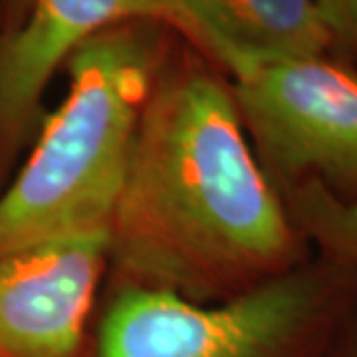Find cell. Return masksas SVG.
I'll use <instances>...</instances> for the list:
<instances>
[{"label": "cell", "mask_w": 357, "mask_h": 357, "mask_svg": "<svg viewBox=\"0 0 357 357\" xmlns=\"http://www.w3.org/2000/svg\"><path fill=\"white\" fill-rule=\"evenodd\" d=\"M169 30L129 20L70 54L64 100L46 114L0 195V255L107 232L141 117L171 52Z\"/></svg>", "instance_id": "7a4b0ae2"}, {"label": "cell", "mask_w": 357, "mask_h": 357, "mask_svg": "<svg viewBox=\"0 0 357 357\" xmlns=\"http://www.w3.org/2000/svg\"><path fill=\"white\" fill-rule=\"evenodd\" d=\"M332 357H357V306L345 318L333 344Z\"/></svg>", "instance_id": "30bf717a"}, {"label": "cell", "mask_w": 357, "mask_h": 357, "mask_svg": "<svg viewBox=\"0 0 357 357\" xmlns=\"http://www.w3.org/2000/svg\"><path fill=\"white\" fill-rule=\"evenodd\" d=\"M246 137L282 192L321 185L357 201V70L332 54L258 66L230 79Z\"/></svg>", "instance_id": "277c9868"}, {"label": "cell", "mask_w": 357, "mask_h": 357, "mask_svg": "<svg viewBox=\"0 0 357 357\" xmlns=\"http://www.w3.org/2000/svg\"><path fill=\"white\" fill-rule=\"evenodd\" d=\"M357 306V272L314 255L217 306L105 286L98 357H332Z\"/></svg>", "instance_id": "3957f363"}, {"label": "cell", "mask_w": 357, "mask_h": 357, "mask_svg": "<svg viewBox=\"0 0 357 357\" xmlns=\"http://www.w3.org/2000/svg\"><path fill=\"white\" fill-rule=\"evenodd\" d=\"M107 232L0 255V357H98Z\"/></svg>", "instance_id": "5b68a950"}, {"label": "cell", "mask_w": 357, "mask_h": 357, "mask_svg": "<svg viewBox=\"0 0 357 357\" xmlns=\"http://www.w3.org/2000/svg\"><path fill=\"white\" fill-rule=\"evenodd\" d=\"M280 197L314 255L357 272V201H342L316 183L286 189Z\"/></svg>", "instance_id": "ba28073f"}, {"label": "cell", "mask_w": 357, "mask_h": 357, "mask_svg": "<svg viewBox=\"0 0 357 357\" xmlns=\"http://www.w3.org/2000/svg\"><path fill=\"white\" fill-rule=\"evenodd\" d=\"M326 26L332 56L351 62L357 56V0H314Z\"/></svg>", "instance_id": "9c48e42d"}, {"label": "cell", "mask_w": 357, "mask_h": 357, "mask_svg": "<svg viewBox=\"0 0 357 357\" xmlns=\"http://www.w3.org/2000/svg\"><path fill=\"white\" fill-rule=\"evenodd\" d=\"M187 44L227 76L258 66L330 54L332 42L314 0H178Z\"/></svg>", "instance_id": "52a82bcc"}, {"label": "cell", "mask_w": 357, "mask_h": 357, "mask_svg": "<svg viewBox=\"0 0 357 357\" xmlns=\"http://www.w3.org/2000/svg\"><path fill=\"white\" fill-rule=\"evenodd\" d=\"M26 4H28V0H24V10H26ZM24 10H22V14H24ZM22 18V16H20Z\"/></svg>", "instance_id": "8fae6325"}, {"label": "cell", "mask_w": 357, "mask_h": 357, "mask_svg": "<svg viewBox=\"0 0 357 357\" xmlns=\"http://www.w3.org/2000/svg\"><path fill=\"white\" fill-rule=\"evenodd\" d=\"M129 20L187 38L178 0H28L22 18L0 32V195L38 135L52 77L79 44Z\"/></svg>", "instance_id": "8992f818"}, {"label": "cell", "mask_w": 357, "mask_h": 357, "mask_svg": "<svg viewBox=\"0 0 357 357\" xmlns=\"http://www.w3.org/2000/svg\"><path fill=\"white\" fill-rule=\"evenodd\" d=\"M192 48V46H191ZM105 286L230 302L314 256L246 137L230 77L169 52L107 229Z\"/></svg>", "instance_id": "6da1fadb"}]
</instances>
